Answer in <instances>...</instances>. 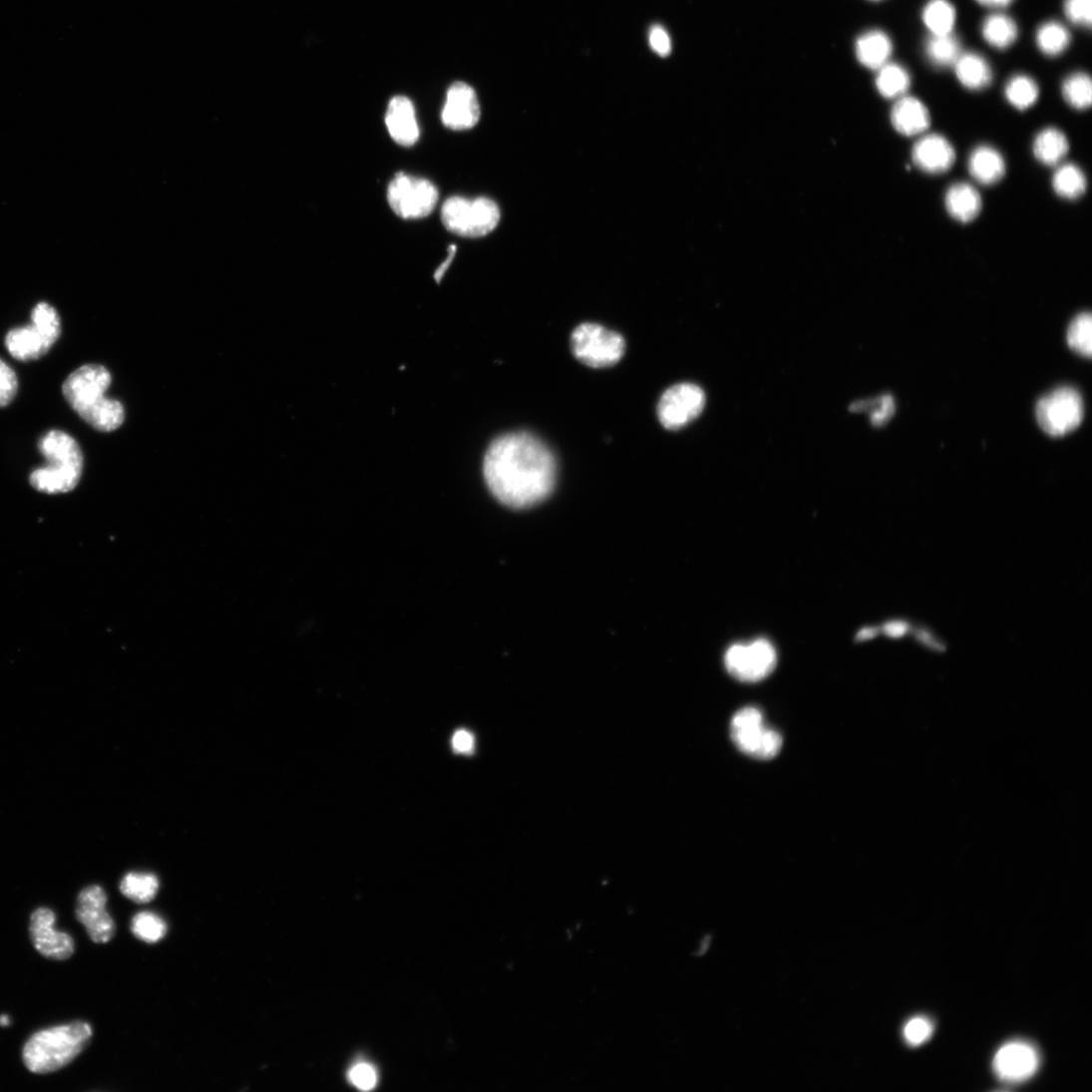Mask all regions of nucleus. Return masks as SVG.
<instances>
[{"mask_svg":"<svg viewBox=\"0 0 1092 1092\" xmlns=\"http://www.w3.org/2000/svg\"><path fill=\"white\" fill-rule=\"evenodd\" d=\"M1066 17L1075 25L1090 28L1092 22V0H1065Z\"/></svg>","mask_w":1092,"mask_h":1092,"instance_id":"39","label":"nucleus"},{"mask_svg":"<svg viewBox=\"0 0 1092 1092\" xmlns=\"http://www.w3.org/2000/svg\"><path fill=\"white\" fill-rule=\"evenodd\" d=\"M911 155L916 168L928 175L949 172L956 161L952 144L938 134L922 135L915 142Z\"/></svg>","mask_w":1092,"mask_h":1092,"instance_id":"17","label":"nucleus"},{"mask_svg":"<svg viewBox=\"0 0 1092 1092\" xmlns=\"http://www.w3.org/2000/svg\"><path fill=\"white\" fill-rule=\"evenodd\" d=\"M892 123L900 134L915 137L923 135L929 128L930 116L919 100L904 96L898 99L892 110Z\"/></svg>","mask_w":1092,"mask_h":1092,"instance_id":"19","label":"nucleus"},{"mask_svg":"<svg viewBox=\"0 0 1092 1092\" xmlns=\"http://www.w3.org/2000/svg\"><path fill=\"white\" fill-rule=\"evenodd\" d=\"M1040 1065L1037 1049L1026 1042L1016 1041L1003 1045L995 1054L993 1068L999 1079L1007 1083H1021L1035 1075Z\"/></svg>","mask_w":1092,"mask_h":1092,"instance_id":"15","label":"nucleus"},{"mask_svg":"<svg viewBox=\"0 0 1092 1092\" xmlns=\"http://www.w3.org/2000/svg\"><path fill=\"white\" fill-rule=\"evenodd\" d=\"M933 1026L927 1018L917 1016L906 1025L904 1036L911 1046H918L926 1042L932 1035Z\"/></svg>","mask_w":1092,"mask_h":1092,"instance_id":"38","label":"nucleus"},{"mask_svg":"<svg viewBox=\"0 0 1092 1092\" xmlns=\"http://www.w3.org/2000/svg\"><path fill=\"white\" fill-rule=\"evenodd\" d=\"M131 929L139 939L149 943H156L167 935L169 928L166 920L160 915L144 911L134 916Z\"/></svg>","mask_w":1092,"mask_h":1092,"instance_id":"34","label":"nucleus"},{"mask_svg":"<svg viewBox=\"0 0 1092 1092\" xmlns=\"http://www.w3.org/2000/svg\"><path fill=\"white\" fill-rule=\"evenodd\" d=\"M1062 95L1067 104L1079 111L1088 109L1092 102V84L1084 72H1075L1062 85Z\"/></svg>","mask_w":1092,"mask_h":1092,"instance_id":"33","label":"nucleus"},{"mask_svg":"<svg viewBox=\"0 0 1092 1092\" xmlns=\"http://www.w3.org/2000/svg\"><path fill=\"white\" fill-rule=\"evenodd\" d=\"M486 483L502 504L515 509L532 507L552 492L556 463L550 450L528 432L499 437L484 462Z\"/></svg>","mask_w":1092,"mask_h":1092,"instance_id":"1","label":"nucleus"},{"mask_svg":"<svg viewBox=\"0 0 1092 1092\" xmlns=\"http://www.w3.org/2000/svg\"><path fill=\"white\" fill-rule=\"evenodd\" d=\"M916 639L924 646L939 650L944 648V645L938 642V639L927 629L919 628L915 630Z\"/></svg>","mask_w":1092,"mask_h":1092,"instance_id":"44","label":"nucleus"},{"mask_svg":"<svg viewBox=\"0 0 1092 1092\" xmlns=\"http://www.w3.org/2000/svg\"><path fill=\"white\" fill-rule=\"evenodd\" d=\"M1069 347L1078 354L1091 357L1092 354V320L1090 313H1082L1074 318L1067 332Z\"/></svg>","mask_w":1092,"mask_h":1092,"instance_id":"35","label":"nucleus"},{"mask_svg":"<svg viewBox=\"0 0 1092 1092\" xmlns=\"http://www.w3.org/2000/svg\"><path fill=\"white\" fill-rule=\"evenodd\" d=\"M893 53L891 38L883 31L866 32L856 42V55L859 62L872 70H880Z\"/></svg>","mask_w":1092,"mask_h":1092,"instance_id":"22","label":"nucleus"},{"mask_svg":"<svg viewBox=\"0 0 1092 1092\" xmlns=\"http://www.w3.org/2000/svg\"><path fill=\"white\" fill-rule=\"evenodd\" d=\"M1080 394L1069 387L1059 388L1042 398L1036 408L1040 427L1051 436H1064L1075 430L1083 419Z\"/></svg>","mask_w":1092,"mask_h":1092,"instance_id":"11","label":"nucleus"},{"mask_svg":"<svg viewBox=\"0 0 1092 1092\" xmlns=\"http://www.w3.org/2000/svg\"><path fill=\"white\" fill-rule=\"evenodd\" d=\"M574 356L586 366L601 369L613 366L623 356V337L597 324H581L571 334Z\"/></svg>","mask_w":1092,"mask_h":1092,"instance_id":"8","label":"nucleus"},{"mask_svg":"<svg viewBox=\"0 0 1092 1092\" xmlns=\"http://www.w3.org/2000/svg\"><path fill=\"white\" fill-rule=\"evenodd\" d=\"M1052 184L1060 197L1071 200L1083 195L1087 187L1085 175L1072 164L1058 166Z\"/></svg>","mask_w":1092,"mask_h":1092,"instance_id":"30","label":"nucleus"},{"mask_svg":"<svg viewBox=\"0 0 1092 1092\" xmlns=\"http://www.w3.org/2000/svg\"><path fill=\"white\" fill-rule=\"evenodd\" d=\"M349 1081L362 1091H370L378 1084V1073L368 1063H358L348 1073Z\"/></svg>","mask_w":1092,"mask_h":1092,"instance_id":"40","label":"nucleus"},{"mask_svg":"<svg viewBox=\"0 0 1092 1092\" xmlns=\"http://www.w3.org/2000/svg\"><path fill=\"white\" fill-rule=\"evenodd\" d=\"M39 450L47 465L32 473V487L46 494L75 490L84 470V456L77 441L63 431L52 430L40 440Z\"/></svg>","mask_w":1092,"mask_h":1092,"instance_id":"3","label":"nucleus"},{"mask_svg":"<svg viewBox=\"0 0 1092 1092\" xmlns=\"http://www.w3.org/2000/svg\"><path fill=\"white\" fill-rule=\"evenodd\" d=\"M976 2L987 8L1001 9L1009 6L1013 0H976Z\"/></svg>","mask_w":1092,"mask_h":1092,"instance_id":"47","label":"nucleus"},{"mask_svg":"<svg viewBox=\"0 0 1092 1092\" xmlns=\"http://www.w3.org/2000/svg\"><path fill=\"white\" fill-rule=\"evenodd\" d=\"M449 251H450L449 257H448V258H447V260H446V261H445V262H444V263H443V264H442V265L440 266V268L436 270V272H435V274H434L435 280H436L437 282H440V281L442 280V278L444 277V275L446 274V272H447V271H448V269L450 268V266H451V264H452L453 260L455 259L456 253H457V246H455V245H452V246L450 247V250H449Z\"/></svg>","mask_w":1092,"mask_h":1092,"instance_id":"45","label":"nucleus"},{"mask_svg":"<svg viewBox=\"0 0 1092 1092\" xmlns=\"http://www.w3.org/2000/svg\"><path fill=\"white\" fill-rule=\"evenodd\" d=\"M501 218L498 204L488 198H449L442 208V220L452 233L467 238H480L493 232Z\"/></svg>","mask_w":1092,"mask_h":1092,"instance_id":"6","label":"nucleus"},{"mask_svg":"<svg viewBox=\"0 0 1092 1092\" xmlns=\"http://www.w3.org/2000/svg\"><path fill=\"white\" fill-rule=\"evenodd\" d=\"M1036 41L1038 48L1045 55L1055 57L1068 48L1071 37L1069 31L1062 24L1051 21L1044 23L1038 29Z\"/></svg>","mask_w":1092,"mask_h":1092,"instance_id":"32","label":"nucleus"},{"mask_svg":"<svg viewBox=\"0 0 1092 1092\" xmlns=\"http://www.w3.org/2000/svg\"><path fill=\"white\" fill-rule=\"evenodd\" d=\"M910 83L911 80L908 70L895 63H888L882 67L877 79L878 90L887 99L898 100L906 96Z\"/></svg>","mask_w":1092,"mask_h":1092,"instance_id":"28","label":"nucleus"},{"mask_svg":"<svg viewBox=\"0 0 1092 1092\" xmlns=\"http://www.w3.org/2000/svg\"><path fill=\"white\" fill-rule=\"evenodd\" d=\"M954 67L958 81L970 91H982L992 82L989 63L977 53L961 54Z\"/></svg>","mask_w":1092,"mask_h":1092,"instance_id":"23","label":"nucleus"},{"mask_svg":"<svg viewBox=\"0 0 1092 1092\" xmlns=\"http://www.w3.org/2000/svg\"><path fill=\"white\" fill-rule=\"evenodd\" d=\"M922 21L931 35L953 33L956 10L949 0H929L922 12Z\"/></svg>","mask_w":1092,"mask_h":1092,"instance_id":"26","label":"nucleus"},{"mask_svg":"<svg viewBox=\"0 0 1092 1092\" xmlns=\"http://www.w3.org/2000/svg\"><path fill=\"white\" fill-rule=\"evenodd\" d=\"M107 902L105 891L98 886L85 889L78 899L77 917L97 943L110 941L116 931L115 921L107 910Z\"/></svg>","mask_w":1092,"mask_h":1092,"instance_id":"14","label":"nucleus"},{"mask_svg":"<svg viewBox=\"0 0 1092 1092\" xmlns=\"http://www.w3.org/2000/svg\"><path fill=\"white\" fill-rule=\"evenodd\" d=\"M454 750L462 754H470L475 748L474 736L465 730L458 731L453 739Z\"/></svg>","mask_w":1092,"mask_h":1092,"instance_id":"43","label":"nucleus"},{"mask_svg":"<svg viewBox=\"0 0 1092 1092\" xmlns=\"http://www.w3.org/2000/svg\"><path fill=\"white\" fill-rule=\"evenodd\" d=\"M481 108L475 90L465 83L454 84L448 92L442 113L444 125L455 131L474 128L480 121Z\"/></svg>","mask_w":1092,"mask_h":1092,"instance_id":"16","label":"nucleus"},{"mask_svg":"<svg viewBox=\"0 0 1092 1092\" xmlns=\"http://www.w3.org/2000/svg\"><path fill=\"white\" fill-rule=\"evenodd\" d=\"M872 408L871 422L874 426L885 425L895 414L896 405L891 395L883 396L877 400L863 401L853 404L851 411H862Z\"/></svg>","mask_w":1092,"mask_h":1092,"instance_id":"36","label":"nucleus"},{"mask_svg":"<svg viewBox=\"0 0 1092 1092\" xmlns=\"http://www.w3.org/2000/svg\"><path fill=\"white\" fill-rule=\"evenodd\" d=\"M705 406V394L694 384H679L668 389L658 405V416L669 430L685 427L696 419Z\"/></svg>","mask_w":1092,"mask_h":1092,"instance_id":"12","label":"nucleus"},{"mask_svg":"<svg viewBox=\"0 0 1092 1092\" xmlns=\"http://www.w3.org/2000/svg\"><path fill=\"white\" fill-rule=\"evenodd\" d=\"M912 624L908 620L896 619L887 622L881 631L892 639H901L912 632Z\"/></svg>","mask_w":1092,"mask_h":1092,"instance_id":"42","label":"nucleus"},{"mask_svg":"<svg viewBox=\"0 0 1092 1092\" xmlns=\"http://www.w3.org/2000/svg\"><path fill=\"white\" fill-rule=\"evenodd\" d=\"M439 190L425 179L398 174L388 188V200L394 212L403 218L429 215L439 201Z\"/></svg>","mask_w":1092,"mask_h":1092,"instance_id":"10","label":"nucleus"},{"mask_svg":"<svg viewBox=\"0 0 1092 1092\" xmlns=\"http://www.w3.org/2000/svg\"><path fill=\"white\" fill-rule=\"evenodd\" d=\"M1069 152L1066 136L1056 128H1046L1036 136L1033 153L1039 163L1047 167H1058Z\"/></svg>","mask_w":1092,"mask_h":1092,"instance_id":"24","label":"nucleus"},{"mask_svg":"<svg viewBox=\"0 0 1092 1092\" xmlns=\"http://www.w3.org/2000/svg\"><path fill=\"white\" fill-rule=\"evenodd\" d=\"M56 915L53 910L41 908L31 916L30 935L35 949L44 957L64 961L75 953V941L66 932L54 928Z\"/></svg>","mask_w":1092,"mask_h":1092,"instance_id":"13","label":"nucleus"},{"mask_svg":"<svg viewBox=\"0 0 1092 1092\" xmlns=\"http://www.w3.org/2000/svg\"><path fill=\"white\" fill-rule=\"evenodd\" d=\"M982 35L989 45L1003 50L1015 42L1018 30L1011 18L1002 14H994L984 20Z\"/></svg>","mask_w":1092,"mask_h":1092,"instance_id":"29","label":"nucleus"},{"mask_svg":"<svg viewBox=\"0 0 1092 1092\" xmlns=\"http://www.w3.org/2000/svg\"><path fill=\"white\" fill-rule=\"evenodd\" d=\"M925 54L930 63L938 68L954 66L960 57L961 45L951 34L930 35L925 42Z\"/></svg>","mask_w":1092,"mask_h":1092,"instance_id":"25","label":"nucleus"},{"mask_svg":"<svg viewBox=\"0 0 1092 1092\" xmlns=\"http://www.w3.org/2000/svg\"><path fill=\"white\" fill-rule=\"evenodd\" d=\"M649 44L655 53L666 57L671 53V39L667 31L661 26H654L649 33Z\"/></svg>","mask_w":1092,"mask_h":1092,"instance_id":"41","label":"nucleus"},{"mask_svg":"<svg viewBox=\"0 0 1092 1092\" xmlns=\"http://www.w3.org/2000/svg\"><path fill=\"white\" fill-rule=\"evenodd\" d=\"M112 384L110 372L100 364H87L73 372L64 382L62 391L67 403L88 424L101 432H112L125 420L123 405L108 399Z\"/></svg>","mask_w":1092,"mask_h":1092,"instance_id":"2","label":"nucleus"},{"mask_svg":"<svg viewBox=\"0 0 1092 1092\" xmlns=\"http://www.w3.org/2000/svg\"><path fill=\"white\" fill-rule=\"evenodd\" d=\"M968 171L980 184L993 185L1003 179L1006 168L1002 156L996 150L982 145L972 152Z\"/></svg>","mask_w":1092,"mask_h":1092,"instance_id":"21","label":"nucleus"},{"mask_svg":"<svg viewBox=\"0 0 1092 1092\" xmlns=\"http://www.w3.org/2000/svg\"><path fill=\"white\" fill-rule=\"evenodd\" d=\"M881 632V628L878 627H864L857 634L858 641H865L872 638H876Z\"/></svg>","mask_w":1092,"mask_h":1092,"instance_id":"46","label":"nucleus"},{"mask_svg":"<svg viewBox=\"0 0 1092 1092\" xmlns=\"http://www.w3.org/2000/svg\"><path fill=\"white\" fill-rule=\"evenodd\" d=\"M874 2H878V0H874Z\"/></svg>","mask_w":1092,"mask_h":1092,"instance_id":"48","label":"nucleus"},{"mask_svg":"<svg viewBox=\"0 0 1092 1092\" xmlns=\"http://www.w3.org/2000/svg\"><path fill=\"white\" fill-rule=\"evenodd\" d=\"M19 382L15 371L0 359V408L10 405L18 393Z\"/></svg>","mask_w":1092,"mask_h":1092,"instance_id":"37","label":"nucleus"},{"mask_svg":"<svg viewBox=\"0 0 1092 1092\" xmlns=\"http://www.w3.org/2000/svg\"><path fill=\"white\" fill-rule=\"evenodd\" d=\"M61 335L58 312L47 303L38 304L32 312V323L11 330L6 346L11 355L20 361L40 359L48 353Z\"/></svg>","mask_w":1092,"mask_h":1092,"instance_id":"5","label":"nucleus"},{"mask_svg":"<svg viewBox=\"0 0 1092 1092\" xmlns=\"http://www.w3.org/2000/svg\"><path fill=\"white\" fill-rule=\"evenodd\" d=\"M724 665L739 681L755 683L766 679L776 668L777 652L766 639L737 643L727 649Z\"/></svg>","mask_w":1092,"mask_h":1092,"instance_id":"9","label":"nucleus"},{"mask_svg":"<svg viewBox=\"0 0 1092 1092\" xmlns=\"http://www.w3.org/2000/svg\"><path fill=\"white\" fill-rule=\"evenodd\" d=\"M93 1037L90 1024L76 1022L43 1030L26 1043L23 1059L33 1073L47 1074L70 1064L89 1046Z\"/></svg>","mask_w":1092,"mask_h":1092,"instance_id":"4","label":"nucleus"},{"mask_svg":"<svg viewBox=\"0 0 1092 1092\" xmlns=\"http://www.w3.org/2000/svg\"><path fill=\"white\" fill-rule=\"evenodd\" d=\"M731 737L742 753L757 760L774 759L783 745L781 735L765 725L762 712L755 707L743 708L735 714Z\"/></svg>","mask_w":1092,"mask_h":1092,"instance_id":"7","label":"nucleus"},{"mask_svg":"<svg viewBox=\"0 0 1092 1092\" xmlns=\"http://www.w3.org/2000/svg\"><path fill=\"white\" fill-rule=\"evenodd\" d=\"M1004 93L1008 103L1021 111L1033 107L1039 99L1037 83L1030 77L1022 75L1011 78L1006 84Z\"/></svg>","mask_w":1092,"mask_h":1092,"instance_id":"31","label":"nucleus"},{"mask_svg":"<svg viewBox=\"0 0 1092 1092\" xmlns=\"http://www.w3.org/2000/svg\"><path fill=\"white\" fill-rule=\"evenodd\" d=\"M944 203L950 215L961 223L975 220L982 207L980 193L966 182L953 184L945 193Z\"/></svg>","mask_w":1092,"mask_h":1092,"instance_id":"20","label":"nucleus"},{"mask_svg":"<svg viewBox=\"0 0 1092 1092\" xmlns=\"http://www.w3.org/2000/svg\"><path fill=\"white\" fill-rule=\"evenodd\" d=\"M386 125L393 140L405 148L413 146L420 137L415 108L406 97H395L390 102Z\"/></svg>","mask_w":1092,"mask_h":1092,"instance_id":"18","label":"nucleus"},{"mask_svg":"<svg viewBox=\"0 0 1092 1092\" xmlns=\"http://www.w3.org/2000/svg\"><path fill=\"white\" fill-rule=\"evenodd\" d=\"M160 891V881L150 873H129L121 883V893L137 904H149Z\"/></svg>","mask_w":1092,"mask_h":1092,"instance_id":"27","label":"nucleus"}]
</instances>
